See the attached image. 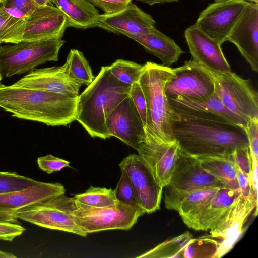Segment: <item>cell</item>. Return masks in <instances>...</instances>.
I'll list each match as a JSON object with an SVG mask.
<instances>
[{
    "instance_id": "1",
    "label": "cell",
    "mask_w": 258,
    "mask_h": 258,
    "mask_svg": "<svg viewBox=\"0 0 258 258\" xmlns=\"http://www.w3.org/2000/svg\"><path fill=\"white\" fill-rule=\"evenodd\" d=\"M171 131L179 149L197 158L230 156L236 149L249 147L244 128L231 122L177 115Z\"/></svg>"
},
{
    "instance_id": "2",
    "label": "cell",
    "mask_w": 258,
    "mask_h": 258,
    "mask_svg": "<svg viewBox=\"0 0 258 258\" xmlns=\"http://www.w3.org/2000/svg\"><path fill=\"white\" fill-rule=\"evenodd\" d=\"M78 98L13 85L0 86V108L13 117L48 126H67L76 120Z\"/></svg>"
},
{
    "instance_id": "3",
    "label": "cell",
    "mask_w": 258,
    "mask_h": 258,
    "mask_svg": "<svg viewBox=\"0 0 258 258\" xmlns=\"http://www.w3.org/2000/svg\"><path fill=\"white\" fill-rule=\"evenodd\" d=\"M131 88L115 78L108 66L101 67L93 82L78 96L76 120L91 137L110 138L106 119L130 96Z\"/></svg>"
},
{
    "instance_id": "4",
    "label": "cell",
    "mask_w": 258,
    "mask_h": 258,
    "mask_svg": "<svg viewBox=\"0 0 258 258\" xmlns=\"http://www.w3.org/2000/svg\"><path fill=\"white\" fill-rule=\"evenodd\" d=\"M144 65L138 83L146 103V139L164 143L173 142L175 140L171 124L177 114L170 107L164 91L166 82L172 75V69L151 61Z\"/></svg>"
},
{
    "instance_id": "5",
    "label": "cell",
    "mask_w": 258,
    "mask_h": 258,
    "mask_svg": "<svg viewBox=\"0 0 258 258\" xmlns=\"http://www.w3.org/2000/svg\"><path fill=\"white\" fill-rule=\"evenodd\" d=\"M64 42L62 39H52L0 46V74L10 77L30 72L49 61H57Z\"/></svg>"
},
{
    "instance_id": "6",
    "label": "cell",
    "mask_w": 258,
    "mask_h": 258,
    "mask_svg": "<svg viewBox=\"0 0 258 258\" xmlns=\"http://www.w3.org/2000/svg\"><path fill=\"white\" fill-rule=\"evenodd\" d=\"M210 187H225L213 174L202 166L197 157L182 152L179 148L170 182L164 187L165 207L174 210L183 194Z\"/></svg>"
},
{
    "instance_id": "7",
    "label": "cell",
    "mask_w": 258,
    "mask_h": 258,
    "mask_svg": "<svg viewBox=\"0 0 258 258\" xmlns=\"http://www.w3.org/2000/svg\"><path fill=\"white\" fill-rule=\"evenodd\" d=\"M210 71L214 77L215 91L228 110L247 123L258 118V94L250 79L232 71Z\"/></svg>"
},
{
    "instance_id": "8",
    "label": "cell",
    "mask_w": 258,
    "mask_h": 258,
    "mask_svg": "<svg viewBox=\"0 0 258 258\" xmlns=\"http://www.w3.org/2000/svg\"><path fill=\"white\" fill-rule=\"evenodd\" d=\"M72 215L86 233L101 231L129 230L145 213L118 202L115 206L94 207L75 202Z\"/></svg>"
},
{
    "instance_id": "9",
    "label": "cell",
    "mask_w": 258,
    "mask_h": 258,
    "mask_svg": "<svg viewBox=\"0 0 258 258\" xmlns=\"http://www.w3.org/2000/svg\"><path fill=\"white\" fill-rule=\"evenodd\" d=\"M74 208L72 198L63 194L26 207L18 212L17 217L39 227L86 237L87 234L77 224L72 215Z\"/></svg>"
},
{
    "instance_id": "10",
    "label": "cell",
    "mask_w": 258,
    "mask_h": 258,
    "mask_svg": "<svg viewBox=\"0 0 258 258\" xmlns=\"http://www.w3.org/2000/svg\"><path fill=\"white\" fill-rule=\"evenodd\" d=\"M172 71L164 87L167 98L182 97L203 99L214 93L215 81L212 74L193 59L172 69Z\"/></svg>"
},
{
    "instance_id": "11",
    "label": "cell",
    "mask_w": 258,
    "mask_h": 258,
    "mask_svg": "<svg viewBox=\"0 0 258 258\" xmlns=\"http://www.w3.org/2000/svg\"><path fill=\"white\" fill-rule=\"evenodd\" d=\"M249 3L224 0L209 4L193 25L221 45Z\"/></svg>"
},
{
    "instance_id": "12",
    "label": "cell",
    "mask_w": 258,
    "mask_h": 258,
    "mask_svg": "<svg viewBox=\"0 0 258 258\" xmlns=\"http://www.w3.org/2000/svg\"><path fill=\"white\" fill-rule=\"evenodd\" d=\"M67 27L63 13L54 6H36L26 17L12 43L61 39Z\"/></svg>"
},
{
    "instance_id": "13",
    "label": "cell",
    "mask_w": 258,
    "mask_h": 258,
    "mask_svg": "<svg viewBox=\"0 0 258 258\" xmlns=\"http://www.w3.org/2000/svg\"><path fill=\"white\" fill-rule=\"evenodd\" d=\"M257 205V197H245L241 194L210 230L211 236L221 240L215 258L223 256L232 249L243 233V226Z\"/></svg>"
},
{
    "instance_id": "14",
    "label": "cell",
    "mask_w": 258,
    "mask_h": 258,
    "mask_svg": "<svg viewBox=\"0 0 258 258\" xmlns=\"http://www.w3.org/2000/svg\"><path fill=\"white\" fill-rule=\"evenodd\" d=\"M133 184L138 201L146 213L160 209L163 187L156 181L146 163L138 154H130L119 164Z\"/></svg>"
},
{
    "instance_id": "15",
    "label": "cell",
    "mask_w": 258,
    "mask_h": 258,
    "mask_svg": "<svg viewBox=\"0 0 258 258\" xmlns=\"http://www.w3.org/2000/svg\"><path fill=\"white\" fill-rule=\"evenodd\" d=\"M65 192V188L61 183L40 182L21 190L1 194L0 221L20 225L17 217L18 211Z\"/></svg>"
},
{
    "instance_id": "16",
    "label": "cell",
    "mask_w": 258,
    "mask_h": 258,
    "mask_svg": "<svg viewBox=\"0 0 258 258\" xmlns=\"http://www.w3.org/2000/svg\"><path fill=\"white\" fill-rule=\"evenodd\" d=\"M168 100L173 111L179 116L229 122L243 127L248 124L228 110L215 91L211 96L203 99L179 97L168 98Z\"/></svg>"
},
{
    "instance_id": "17",
    "label": "cell",
    "mask_w": 258,
    "mask_h": 258,
    "mask_svg": "<svg viewBox=\"0 0 258 258\" xmlns=\"http://www.w3.org/2000/svg\"><path fill=\"white\" fill-rule=\"evenodd\" d=\"M106 123L111 137L119 139L137 151L146 139L143 123L130 96L110 114Z\"/></svg>"
},
{
    "instance_id": "18",
    "label": "cell",
    "mask_w": 258,
    "mask_h": 258,
    "mask_svg": "<svg viewBox=\"0 0 258 258\" xmlns=\"http://www.w3.org/2000/svg\"><path fill=\"white\" fill-rule=\"evenodd\" d=\"M234 44L252 71L258 72V4L250 2L226 41Z\"/></svg>"
},
{
    "instance_id": "19",
    "label": "cell",
    "mask_w": 258,
    "mask_h": 258,
    "mask_svg": "<svg viewBox=\"0 0 258 258\" xmlns=\"http://www.w3.org/2000/svg\"><path fill=\"white\" fill-rule=\"evenodd\" d=\"M12 85L73 97L79 95L81 87L69 77L64 64L33 70Z\"/></svg>"
},
{
    "instance_id": "20",
    "label": "cell",
    "mask_w": 258,
    "mask_h": 258,
    "mask_svg": "<svg viewBox=\"0 0 258 258\" xmlns=\"http://www.w3.org/2000/svg\"><path fill=\"white\" fill-rule=\"evenodd\" d=\"M178 150L179 145L176 140L164 143L146 139L137 151L156 181L164 188L170 182Z\"/></svg>"
},
{
    "instance_id": "21",
    "label": "cell",
    "mask_w": 258,
    "mask_h": 258,
    "mask_svg": "<svg viewBox=\"0 0 258 258\" xmlns=\"http://www.w3.org/2000/svg\"><path fill=\"white\" fill-rule=\"evenodd\" d=\"M156 22L150 14L131 3L122 10L111 14H101L94 27L115 34L136 35L155 27Z\"/></svg>"
},
{
    "instance_id": "22",
    "label": "cell",
    "mask_w": 258,
    "mask_h": 258,
    "mask_svg": "<svg viewBox=\"0 0 258 258\" xmlns=\"http://www.w3.org/2000/svg\"><path fill=\"white\" fill-rule=\"evenodd\" d=\"M184 38L192 59L214 71L230 72L231 69L220 45L194 25L187 28Z\"/></svg>"
},
{
    "instance_id": "23",
    "label": "cell",
    "mask_w": 258,
    "mask_h": 258,
    "mask_svg": "<svg viewBox=\"0 0 258 258\" xmlns=\"http://www.w3.org/2000/svg\"><path fill=\"white\" fill-rule=\"evenodd\" d=\"M241 194L240 190L220 188L186 226L195 230L207 231L212 229Z\"/></svg>"
},
{
    "instance_id": "24",
    "label": "cell",
    "mask_w": 258,
    "mask_h": 258,
    "mask_svg": "<svg viewBox=\"0 0 258 258\" xmlns=\"http://www.w3.org/2000/svg\"><path fill=\"white\" fill-rule=\"evenodd\" d=\"M125 36L135 40L149 53L170 67L184 52L175 41L154 27L148 32Z\"/></svg>"
},
{
    "instance_id": "25",
    "label": "cell",
    "mask_w": 258,
    "mask_h": 258,
    "mask_svg": "<svg viewBox=\"0 0 258 258\" xmlns=\"http://www.w3.org/2000/svg\"><path fill=\"white\" fill-rule=\"evenodd\" d=\"M67 19V27L85 29L94 27L100 14L88 0H52Z\"/></svg>"
},
{
    "instance_id": "26",
    "label": "cell",
    "mask_w": 258,
    "mask_h": 258,
    "mask_svg": "<svg viewBox=\"0 0 258 258\" xmlns=\"http://www.w3.org/2000/svg\"><path fill=\"white\" fill-rule=\"evenodd\" d=\"M198 158L202 166L213 174L225 187L240 190L236 164L232 155L210 156Z\"/></svg>"
},
{
    "instance_id": "27",
    "label": "cell",
    "mask_w": 258,
    "mask_h": 258,
    "mask_svg": "<svg viewBox=\"0 0 258 258\" xmlns=\"http://www.w3.org/2000/svg\"><path fill=\"white\" fill-rule=\"evenodd\" d=\"M220 188H200L182 195L177 211L186 225L201 212Z\"/></svg>"
},
{
    "instance_id": "28",
    "label": "cell",
    "mask_w": 258,
    "mask_h": 258,
    "mask_svg": "<svg viewBox=\"0 0 258 258\" xmlns=\"http://www.w3.org/2000/svg\"><path fill=\"white\" fill-rule=\"evenodd\" d=\"M64 65L69 77L81 86H88L95 79L88 61L77 49L70 50Z\"/></svg>"
},
{
    "instance_id": "29",
    "label": "cell",
    "mask_w": 258,
    "mask_h": 258,
    "mask_svg": "<svg viewBox=\"0 0 258 258\" xmlns=\"http://www.w3.org/2000/svg\"><path fill=\"white\" fill-rule=\"evenodd\" d=\"M192 238V235L186 232L179 236L160 243L138 257H183L184 249Z\"/></svg>"
},
{
    "instance_id": "30",
    "label": "cell",
    "mask_w": 258,
    "mask_h": 258,
    "mask_svg": "<svg viewBox=\"0 0 258 258\" xmlns=\"http://www.w3.org/2000/svg\"><path fill=\"white\" fill-rule=\"evenodd\" d=\"M72 199L75 202L94 207H112L118 203L114 189L93 186L85 192L74 195Z\"/></svg>"
},
{
    "instance_id": "31",
    "label": "cell",
    "mask_w": 258,
    "mask_h": 258,
    "mask_svg": "<svg viewBox=\"0 0 258 258\" xmlns=\"http://www.w3.org/2000/svg\"><path fill=\"white\" fill-rule=\"evenodd\" d=\"M219 243L211 235L192 238L184 249L183 257L215 258Z\"/></svg>"
},
{
    "instance_id": "32",
    "label": "cell",
    "mask_w": 258,
    "mask_h": 258,
    "mask_svg": "<svg viewBox=\"0 0 258 258\" xmlns=\"http://www.w3.org/2000/svg\"><path fill=\"white\" fill-rule=\"evenodd\" d=\"M108 67L110 73L118 80L132 86L135 83L138 82L144 71L145 65L118 59Z\"/></svg>"
},
{
    "instance_id": "33",
    "label": "cell",
    "mask_w": 258,
    "mask_h": 258,
    "mask_svg": "<svg viewBox=\"0 0 258 258\" xmlns=\"http://www.w3.org/2000/svg\"><path fill=\"white\" fill-rule=\"evenodd\" d=\"M40 182L16 172H0V194L21 190Z\"/></svg>"
},
{
    "instance_id": "34",
    "label": "cell",
    "mask_w": 258,
    "mask_h": 258,
    "mask_svg": "<svg viewBox=\"0 0 258 258\" xmlns=\"http://www.w3.org/2000/svg\"><path fill=\"white\" fill-rule=\"evenodd\" d=\"M121 175L114 189L117 201L146 213L141 207L132 182L124 169H120Z\"/></svg>"
},
{
    "instance_id": "35",
    "label": "cell",
    "mask_w": 258,
    "mask_h": 258,
    "mask_svg": "<svg viewBox=\"0 0 258 258\" xmlns=\"http://www.w3.org/2000/svg\"><path fill=\"white\" fill-rule=\"evenodd\" d=\"M23 18L11 16L0 6V44L12 42L23 24Z\"/></svg>"
},
{
    "instance_id": "36",
    "label": "cell",
    "mask_w": 258,
    "mask_h": 258,
    "mask_svg": "<svg viewBox=\"0 0 258 258\" xmlns=\"http://www.w3.org/2000/svg\"><path fill=\"white\" fill-rule=\"evenodd\" d=\"M0 6L10 15L22 19L36 7L31 0H0Z\"/></svg>"
},
{
    "instance_id": "37",
    "label": "cell",
    "mask_w": 258,
    "mask_h": 258,
    "mask_svg": "<svg viewBox=\"0 0 258 258\" xmlns=\"http://www.w3.org/2000/svg\"><path fill=\"white\" fill-rule=\"evenodd\" d=\"M37 163L41 170L49 174L55 171H59L65 167H71L69 161L51 154L38 157Z\"/></svg>"
},
{
    "instance_id": "38",
    "label": "cell",
    "mask_w": 258,
    "mask_h": 258,
    "mask_svg": "<svg viewBox=\"0 0 258 258\" xmlns=\"http://www.w3.org/2000/svg\"><path fill=\"white\" fill-rule=\"evenodd\" d=\"M232 156L236 165L251 180L252 161L249 147L236 149Z\"/></svg>"
},
{
    "instance_id": "39",
    "label": "cell",
    "mask_w": 258,
    "mask_h": 258,
    "mask_svg": "<svg viewBox=\"0 0 258 258\" xmlns=\"http://www.w3.org/2000/svg\"><path fill=\"white\" fill-rule=\"evenodd\" d=\"M130 96L141 117L144 128L147 124V108L145 96L142 88L138 82L131 86Z\"/></svg>"
},
{
    "instance_id": "40",
    "label": "cell",
    "mask_w": 258,
    "mask_h": 258,
    "mask_svg": "<svg viewBox=\"0 0 258 258\" xmlns=\"http://www.w3.org/2000/svg\"><path fill=\"white\" fill-rule=\"evenodd\" d=\"M247 135L252 163L258 160V118L250 120L244 127Z\"/></svg>"
},
{
    "instance_id": "41",
    "label": "cell",
    "mask_w": 258,
    "mask_h": 258,
    "mask_svg": "<svg viewBox=\"0 0 258 258\" xmlns=\"http://www.w3.org/2000/svg\"><path fill=\"white\" fill-rule=\"evenodd\" d=\"M94 6L100 8L105 14L118 12L125 8L132 0H88Z\"/></svg>"
},
{
    "instance_id": "42",
    "label": "cell",
    "mask_w": 258,
    "mask_h": 258,
    "mask_svg": "<svg viewBox=\"0 0 258 258\" xmlns=\"http://www.w3.org/2000/svg\"><path fill=\"white\" fill-rule=\"evenodd\" d=\"M25 231V228L20 224L0 221V240L12 241Z\"/></svg>"
},
{
    "instance_id": "43",
    "label": "cell",
    "mask_w": 258,
    "mask_h": 258,
    "mask_svg": "<svg viewBox=\"0 0 258 258\" xmlns=\"http://www.w3.org/2000/svg\"><path fill=\"white\" fill-rule=\"evenodd\" d=\"M237 178L239 188L241 194L245 197H257V192L254 189L251 179L236 165Z\"/></svg>"
},
{
    "instance_id": "44",
    "label": "cell",
    "mask_w": 258,
    "mask_h": 258,
    "mask_svg": "<svg viewBox=\"0 0 258 258\" xmlns=\"http://www.w3.org/2000/svg\"><path fill=\"white\" fill-rule=\"evenodd\" d=\"M138 1L144 3L148 4L150 6H152L155 4H164L165 3L178 2V0H137Z\"/></svg>"
},
{
    "instance_id": "45",
    "label": "cell",
    "mask_w": 258,
    "mask_h": 258,
    "mask_svg": "<svg viewBox=\"0 0 258 258\" xmlns=\"http://www.w3.org/2000/svg\"><path fill=\"white\" fill-rule=\"evenodd\" d=\"M36 6H54L52 0H31Z\"/></svg>"
},
{
    "instance_id": "46",
    "label": "cell",
    "mask_w": 258,
    "mask_h": 258,
    "mask_svg": "<svg viewBox=\"0 0 258 258\" xmlns=\"http://www.w3.org/2000/svg\"><path fill=\"white\" fill-rule=\"evenodd\" d=\"M0 257L13 258V257H16V256L15 255H14L13 254H12L11 253H8V252L0 251Z\"/></svg>"
},
{
    "instance_id": "47",
    "label": "cell",
    "mask_w": 258,
    "mask_h": 258,
    "mask_svg": "<svg viewBox=\"0 0 258 258\" xmlns=\"http://www.w3.org/2000/svg\"><path fill=\"white\" fill-rule=\"evenodd\" d=\"M246 1H247L248 2H251V3H253L258 4V0H246Z\"/></svg>"
},
{
    "instance_id": "48",
    "label": "cell",
    "mask_w": 258,
    "mask_h": 258,
    "mask_svg": "<svg viewBox=\"0 0 258 258\" xmlns=\"http://www.w3.org/2000/svg\"><path fill=\"white\" fill-rule=\"evenodd\" d=\"M2 79V75L0 74V86L2 85V84L1 83V80Z\"/></svg>"
},
{
    "instance_id": "49",
    "label": "cell",
    "mask_w": 258,
    "mask_h": 258,
    "mask_svg": "<svg viewBox=\"0 0 258 258\" xmlns=\"http://www.w3.org/2000/svg\"><path fill=\"white\" fill-rule=\"evenodd\" d=\"M224 1V0H214V2H219V1Z\"/></svg>"
}]
</instances>
